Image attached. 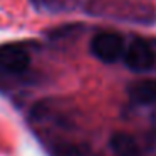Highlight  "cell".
Returning a JSON list of instances; mask_svg holds the SVG:
<instances>
[{"label":"cell","instance_id":"cell-1","mask_svg":"<svg viewBox=\"0 0 156 156\" xmlns=\"http://www.w3.org/2000/svg\"><path fill=\"white\" fill-rule=\"evenodd\" d=\"M30 66V55L20 44L0 45V77L22 76Z\"/></svg>","mask_w":156,"mask_h":156},{"label":"cell","instance_id":"cell-2","mask_svg":"<svg viewBox=\"0 0 156 156\" xmlns=\"http://www.w3.org/2000/svg\"><path fill=\"white\" fill-rule=\"evenodd\" d=\"M124 41L116 32H99L91 41V52L96 59L106 64L119 61L124 55Z\"/></svg>","mask_w":156,"mask_h":156},{"label":"cell","instance_id":"cell-3","mask_svg":"<svg viewBox=\"0 0 156 156\" xmlns=\"http://www.w3.org/2000/svg\"><path fill=\"white\" fill-rule=\"evenodd\" d=\"M122 59L126 67L131 69L133 72H148L156 64V52L149 42L143 39H134L126 47Z\"/></svg>","mask_w":156,"mask_h":156},{"label":"cell","instance_id":"cell-4","mask_svg":"<svg viewBox=\"0 0 156 156\" xmlns=\"http://www.w3.org/2000/svg\"><path fill=\"white\" fill-rule=\"evenodd\" d=\"M128 94L136 104H151L156 101V79H143L129 86Z\"/></svg>","mask_w":156,"mask_h":156},{"label":"cell","instance_id":"cell-5","mask_svg":"<svg viewBox=\"0 0 156 156\" xmlns=\"http://www.w3.org/2000/svg\"><path fill=\"white\" fill-rule=\"evenodd\" d=\"M109 146L114 156H141L136 139L128 133H114L109 139Z\"/></svg>","mask_w":156,"mask_h":156},{"label":"cell","instance_id":"cell-6","mask_svg":"<svg viewBox=\"0 0 156 156\" xmlns=\"http://www.w3.org/2000/svg\"><path fill=\"white\" fill-rule=\"evenodd\" d=\"M35 5H51L54 0H32Z\"/></svg>","mask_w":156,"mask_h":156}]
</instances>
